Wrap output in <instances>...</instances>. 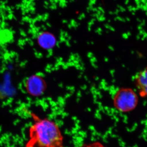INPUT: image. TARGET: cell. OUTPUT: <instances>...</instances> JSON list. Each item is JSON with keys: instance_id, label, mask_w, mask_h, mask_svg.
I'll list each match as a JSON object with an SVG mask.
<instances>
[{"instance_id": "obj_5", "label": "cell", "mask_w": 147, "mask_h": 147, "mask_svg": "<svg viewBox=\"0 0 147 147\" xmlns=\"http://www.w3.org/2000/svg\"><path fill=\"white\" fill-rule=\"evenodd\" d=\"M135 81L141 94L147 96V67L137 74Z\"/></svg>"}, {"instance_id": "obj_1", "label": "cell", "mask_w": 147, "mask_h": 147, "mask_svg": "<svg viewBox=\"0 0 147 147\" xmlns=\"http://www.w3.org/2000/svg\"><path fill=\"white\" fill-rule=\"evenodd\" d=\"M30 114L34 122L29 129L26 147H63V137L57 124L34 113Z\"/></svg>"}, {"instance_id": "obj_4", "label": "cell", "mask_w": 147, "mask_h": 147, "mask_svg": "<svg viewBox=\"0 0 147 147\" xmlns=\"http://www.w3.org/2000/svg\"><path fill=\"white\" fill-rule=\"evenodd\" d=\"M38 46L43 50L53 49L57 44V39L55 36L49 32H43L38 35L37 38Z\"/></svg>"}, {"instance_id": "obj_3", "label": "cell", "mask_w": 147, "mask_h": 147, "mask_svg": "<svg viewBox=\"0 0 147 147\" xmlns=\"http://www.w3.org/2000/svg\"><path fill=\"white\" fill-rule=\"evenodd\" d=\"M24 86L29 95L34 97H39L44 94L47 85L45 79L42 76L33 74L26 79Z\"/></svg>"}, {"instance_id": "obj_2", "label": "cell", "mask_w": 147, "mask_h": 147, "mask_svg": "<svg viewBox=\"0 0 147 147\" xmlns=\"http://www.w3.org/2000/svg\"><path fill=\"white\" fill-rule=\"evenodd\" d=\"M138 102V96L136 93L133 90L127 88L118 90L113 98L114 107L122 113H127L134 110Z\"/></svg>"}, {"instance_id": "obj_6", "label": "cell", "mask_w": 147, "mask_h": 147, "mask_svg": "<svg viewBox=\"0 0 147 147\" xmlns=\"http://www.w3.org/2000/svg\"><path fill=\"white\" fill-rule=\"evenodd\" d=\"M81 147H105L101 143L98 142H94L91 144L83 145Z\"/></svg>"}]
</instances>
